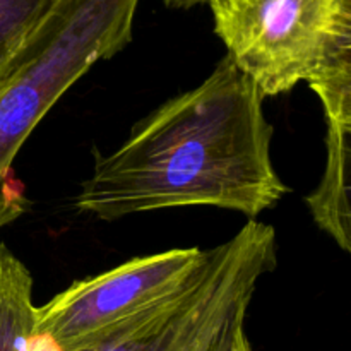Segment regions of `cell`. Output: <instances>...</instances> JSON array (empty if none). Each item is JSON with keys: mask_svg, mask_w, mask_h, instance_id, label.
Masks as SVG:
<instances>
[{"mask_svg": "<svg viewBox=\"0 0 351 351\" xmlns=\"http://www.w3.org/2000/svg\"><path fill=\"white\" fill-rule=\"evenodd\" d=\"M263 99L225 57L197 88L141 120L113 153L96 151L75 209L112 221L211 206L256 221L290 192L271 158L273 125Z\"/></svg>", "mask_w": 351, "mask_h": 351, "instance_id": "1", "label": "cell"}, {"mask_svg": "<svg viewBox=\"0 0 351 351\" xmlns=\"http://www.w3.org/2000/svg\"><path fill=\"white\" fill-rule=\"evenodd\" d=\"M139 0H53L0 67V228L23 213L10 167L34 127L96 62L132 40Z\"/></svg>", "mask_w": 351, "mask_h": 351, "instance_id": "2", "label": "cell"}, {"mask_svg": "<svg viewBox=\"0 0 351 351\" xmlns=\"http://www.w3.org/2000/svg\"><path fill=\"white\" fill-rule=\"evenodd\" d=\"M230 60L263 98L351 74V0H209Z\"/></svg>", "mask_w": 351, "mask_h": 351, "instance_id": "3", "label": "cell"}, {"mask_svg": "<svg viewBox=\"0 0 351 351\" xmlns=\"http://www.w3.org/2000/svg\"><path fill=\"white\" fill-rule=\"evenodd\" d=\"M209 257L211 249H171L74 281L36 307L33 332L50 336L62 351L98 348L184 293Z\"/></svg>", "mask_w": 351, "mask_h": 351, "instance_id": "4", "label": "cell"}, {"mask_svg": "<svg viewBox=\"0 0 351 351\" xmlns=\"http://www.w3.org/2000/svg\"><path fill=\"white\" fill-rule=\"evenodd\" d=\"M274 266L273 226L247 221L211 249L208 266L184 293L89 351H211L228 322L247 312L257 283Z\"/></svg>", "mask_w": 351, "mask_h": 351, "instance_id": "5", "label": "cell"}, {"mask_svg": "<svg viewBox=\"0 0 351 351\" xmlns=\"http://www.w3.org/2000/svg\"><path fill=\"white\" fill-rule=\"evenodd\" d=\"M326 115V170L319 187L305 199L315 225L345 252H351L350 211V137L351 74L314 86Z\"/></svg>", "mask_w": 351, "mask_h": 351, "instance_id": "6", "label": "cell"}, {"mask_svg": "<svg viewBox=\"0 0 351 351\" xmlns=\"http://www.w3.org/2000/svg\"><path fill=\"white\" fill-rule=\"evenodd\" d=\"M34 317L33 276L26 264L0 243V351H26Z\"/></svg>", "mask_w": 351, "mask_h": 351, "instance_id": "7", "label": "cell"}, {"mask_svg": "<svg viewBox=\"0 0 351 351\" xmlns=\"http://www.w3.org/2000/svg\"><path fill=\"white\" fill-rule=\"evenodd\" d=\"M53 0H0V67L14 55Z\"/></svg>", "mask_w": 351, "mask_h": 351, "instance_id": "8", "label": "cell"}, {"mask_svg": "<svg viewBox=\"0 0 351 351\" xmlns=\"http://www.w3.org/2000/svg\"><path fill=\"white\" fill-rule=\"evenodd\" d=\"M245 315L247 312H240L228 322L211 351H252L245 335Z\"/></svg>", "mask_w": 351, "mask_h": 351, "instance_id": "9", "label": "cell"}, {"mask_svg": "<svg viewBox=\"0 0 351 351\" xmlns=\"http://www.w3.org/2000/svg\"><path fill=\"white\" fill-rule=\"evenodd\" d=\"M165 3L173 9H191L199 3H209V0H165Z\"/></svg>", "mask_w": 351, "mask_h": 351, "instance_id": "10", "label": "cell"}]
</instances>
